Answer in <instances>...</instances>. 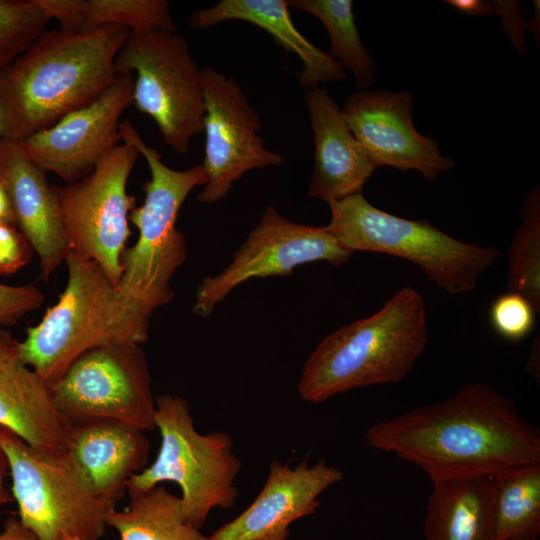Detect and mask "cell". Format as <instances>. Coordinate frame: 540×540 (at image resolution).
Here are the masks:
<instances>
[{"label": "cell", "instance_id": "6da1fadb", "mask_svg": "<svg viewBox=\"0 0 540 540\" xmlns=\"http://www.w3.org/2000/svg\"><path fill=\"white\" fill-rule=\"evenodd\" d=\"M368 444L423 470L431 482L493 477L540 464V432L514 403L483 383L415 407L366 431Z\"/></svg>", "mask_w": 540, "mask_h": 540}, {"label": "cell", "instance_id": "7a4b0ae2", "mask_svg": "<svg viewBox=\"0 0 540 540\" xmlns=\"http://www.w3.org/2000/svg\"><path fill=\"white\" fill-rule=\"evenodd\" d=\"M130 30H45L0 70V139L22 141L98 97Z\"/></svg>", "mask_w": 540, "mask_h": 540}, {"label": "cell", "instance_id": "3957f363", "mask_svg": "<svg viewBox=\"0 0 540 540\" xmlns=\"http://www.w3.org/2000/svg\"><path fill=\"white\" fill-rule=\"evenodd\" d=\"M427 338L425 301L404 287L373 315L322 339L302 366L297 392L306 402L321 403L352 389L399 383L423 354Z\"/></svg>", "mask_w": 540, "mask_h": 540}, {"label": "cell", "instance_id": "277c9868", "mask_svg": "<svg viewBox=\"0 0 540 540\" xmlns=\"http://www.w3.org/2000/svg\"><path fill=\"white\" fill-rule=\"evenodd\" d=\"M57 302L20 341L26 363L50 387L84 352L114 343L141 345L151 315L127 298L102 267L69 251Z\"/></svg>", "mask_w": 540, "mask_h": 540}, {"label": "cell", "instance_id": "5b68a950", "mask_svg": "<svg viewBox=\"0 0 540 540\" xmlns=\"http://www.w3.org/2000/svg\"><path fill=\"white\" fill-rule=\"evenodd\" d=\"M119 131L121 140L133 145L146 160L150 179L143 185V204L129 214L138 238L123 252L117 287L151 315L174 297L171 279L187 258L186 238L176 227L178 213L190 192L206 184L207 175L202 163L186 170L168 167L128 120L120 122Z\"/></svg>", "mask_w": 540, "mask_h": 540}, {"label": "cell", "instance_id": "8992f818", "mask_svg": "<svg viewBox=\"0 0 540 540\" xmlns=\"http://www.w3.org/2000/svg\"><path fill=\"white\" fill-rule=\"evenodd\" d=\"M328 232L345 248L388 254L417 265L450 294L474 290L479 275L500 256L495 247L455 239L427 220H410L378 209L362 193L328 203Z\"/></svg>", "mask_w": 540, "mask_h": 540}, {"label": "cell", "instance_id": "52a82bcc", "mask_svg": "<svg viewBox=\"0 0 540 540\" xmlns=\"http://www.w3.org/2000/svg\"><path fill=\"white\" fill-rule=\"evenodd\" d=\"M155 428L161 445L155 460L133 475L127 491H145L162 482L181 489L185 520L200 529L215 508L229 509L239 497L234 482L241 461L233 451L232 437L221 431L199 433L188 401L178 395L155 398Z\"/></svg>", "mask_w": 540, "mask_h": 540}, {"label": "cell", "instance_id": "ba28073f", "mask_svg": "<svg viewBox=\"0 0 540 540\" xmlns=\"http://www.w3.org/2000/svg\"><path fill=\"white\" fill-rule=\"evenodd\" d=\"M18 519L38 540H100L116 504L99 497L67 452L33 448L0 426Z\"/></svg>", "mask_w": 540, "mask_h": 540}, {"label": "cell", "instance_id": "9c48e42d", "mask_svg": "<svg viewBox=\"0 0 540 540\" xmlns=\"http://www.w3.org/2000/svg\"><path fill=\"white\" fill-rule=\"evenodd\" d=\"M115 67L135 73L133 104L155 121L170 148L187 153L203 132L205 108L201 69L184 37L163 29L130 31Z\"/></svg>", "mask_w": 540, "mask_h": 540}, {"label": "cell", "instance_id": "30bf717a", "mask_svg": "<svg viewBox=\"0 0 540 540\" xmlns=\"http://www.w3.org/2000/svg\"><path fill=\"white\" fill-rule=\"evenodd\" d=\"M49 389L56 410L69 424L110 420L143 432L155 429L151 374L139 344L88 350Z\"/></svg>", "mask_w": 540, "mask_h": 540}, {"label": "cell", "instance_id": "8fae6325", "mask_svg": "<svg viewBox=\"0 0 540 540\" xmlns=\"http://www.w3.org/2000/svg\"><path fill=\"white\" fill-rule=\"evenodd\" d=\"M139 155L133 145L118 144L87 176L58 188L70 251L98 263L116 285L131 235L129 214L136 206L135 197L127 193V182Z\"/></svg>", "mask_w": 540, "mask_h": 540}, {"label": "cell", "instance_id": "7c38bea8", "mask_svg": "<svg viewBox=\"0 0 540 540\" xmlns=\"http://www.w3.org/2000/svg\"><path fill=\"white\" fill-rule=\"evenodd\" d=\"M353 254L326 227L295 223L269 205L234 252L230 264L202 280L196 290L193 311L208 317L234 288L250 279L288 276L300 265L319 261L340 265Z\"/></svg>", "mask_w": 540, "mask_h": 540}, {"label": "cell", "instance_id": "4fadbf2b", "mask_svg": "<svg viewBox=\"0 0 540 540\" xmlns=\"http://www.w3.org/2000/svg\"><path fill=\"white\" fill-rule=\"evenodd\" d=\"M201 76L205 108L202 165L207 182L198 200L213 204L226 197L233 184L248 171L278 166L283 159L265 147L259 135V114L239 84L210 66L201 69Z\"/></svg>", "mask_w": 540, "mask_h": 540}, {"label": "cell", "instance_id": "5bb4252c", "mask_svg": "<svg viewBox=\"0 0 540 540\" xmlns=\"http://www.w3.org/2000/svg\"><path fill=\"white\" fill-rule=\"evenodd\" d=\"M134 74L119 72L94 100L22 141L25 155L44 171L73 183L93 171L119 144V119L133 104Z\"/></svg>", "mask_w": 540, "mask_h": 540}, {"label": "cell", "instance_id": "9a60e30c", "mask_svg": "<svg viewBox=\"0 0 540 540\" xmlns=\"http://www.w3.org/2000/svg\"><path fill=\"white\" fill-rule=\"evenodd\" d=\"M412 108L410 92L382 89L352 93L341 111L375 168L389 166L403 173L416 170L433 182L455 163L441 154L434 138L416 130Z\"/></svg>", "mask_w": 540, "mask_h": 540}, {"label": "cell", "instance_id": "2e32d148", "mask_svg": "<svg viewBox=\"0 0 540 540\" xmlns=\"http://www.w3.org/2000/svg\"><path fill=\"white\" fill-rule=\"evenodd\" d=\"M343 478V472L320 459L291 467L273 460L254 501L237 517L220 526L208 540H287L290 525L316 512L319 496Z\"/></svg>", "mask_w": 540, "mask_h": 540}, {"label": "cell", "instance_id": "e0dca14e", "mask_svg": "<svg viewBox=\"0 0 540 540\" xmlns=\"http://www.w3.org/2000/svg\"><path fill=\"white\" fill-rule=\"evenodd\" d=\"M0 178L7 190L14 223L25 236L47 281L70 251L58 199L46 171L32 162L18 141L0 139Z\"/></svg>", "mask_w": 540, "mask_h": 540}, {"label": "cell", "instance_id": "ac0fdd59", "mask_svg": "<svg viewBox=\"0 0 540 540\" xmlns=\"http://www.w3.org/2000/svg\"><path fill=\"white\" fill-rule=\"evenodd\" d=\"M0 426L44 452L63 453L69 423L56 410L50 389L24 360L20 341L0 327Z\"/></svg>", "mask_w": 540, "mask_h": 540}, {"label": "cell", "instance_id": "d6986e66", "mask_svg": "<svg viewBox=\"0 0 540 540\" xmlns=\"http://www.w3.org/2000/svg\"><path fill=\"white\" fill-rule=\"evenodd\" d=\"M304 99L315 144L307 196L328 204L362 193L376 168L350 130L341 108L324 88L308 89Z\"/></svg>", "mask_w": 540, "mask_h": 540}, {"label": "cell", "instance_id": "ffe728a7", "mask_svg": "<svg viewBox=\"0 0 540 540\" xmlns=\"http://www.w3.org/2000/svg\"><path fill=\"white\" fill-rule=\"evenodd\" d=\"M66 452L96 494L117 504L129 479L148 466L150 442L132 426L95 420L69 424Z\"/></svg>", "mask_w": 540, "mask_h": 540}, {"label": "cell", "instance_id": "44dd1931", "mask_svg": "<svg viewBox=\"0 0 540 540\" xmlns=\"http://www.w3.org/2000/svg\"><path fill=\"white\" fill-rule=\"evenodd\" d=\"M229 20L245 21L258 26L287 52L297 55L302 64L299 74L302 87L312 89L319 84L347 79L346 71L340 64L295 27L286 1L222 0L194 12L189 19V26L194 30H202Z\"/></svg>", "mask_w": 540, "mask_h": 540}, {"label": "cell", "instance_id": "7402d4cb", "mask_svg": "<svg viewBox=\"0 0 540 540\" xmlns=\"http://www.w3.org/2000/svg\"><path fill=\"white\" fill-rule=\"evenodd\" d=\"M431 483L423 525L425 540H497L490 477Z\"/></svg>", "mask_w": 540, "mask_h": 540}, {"label": "cell", "instance_id": "603a6c76", "mask_svg": "<svg viewBox=\"0 0 540 540\" xmlns=\"http://www.w3.org/2000/svg\"><path fill=\"white\" fill-rule=\"evenodd\" d=\"M59 29L83 32L119 26L131 32L150 29L175 31L166 0H37Z\"/></svg>", "mask_w": 540, "mask_h": 540}, {"label": "cell", "instance_id": "cb8c5ba5", "mask_svg": "<svg viewBox=\"0 0 540 540\" xmlns=\"http://www.w3.org/2000/svg\"><path fill=\"white\" fill-rule=\"evenodd\" d=\"M127 493L126 509L115 508L106 519L107 526L118 532L120 540H208L200 529L185 520L181 498L163 485Z\"/></svg>", "mask_w": 540, "mask_h": 540}, {"label": "cell", "instance_id": "d4e9b609", "mask_svg": "<svg viewBox=\"0 0 540 540\" xmlns=\"http://www.w3.org/2000/svg\"><path fill=\"white\" fill-rule=\"evenodd\" d=\"M490 478L497 540H538L540 464L517 467Z\"/></svg>", "mask_w": 540, "mask_h": 540}, {"label": "cell", "instance_id": "484cf974", "mask_svg": "<svg viewBox=\"0 0 540 540\" xmlns=\"http://www.w3.org/2000/svg\"><path fill=\"white\" fill-rule=\"evenodd\" d=\"M295 8L315 16L326 28L331 40V56L344 70L352 72L356 85L365 90L372 85L374 60L363 45L351 0H289Z\"/></svg>", "mask_w": 540, "mask_h": 540}, {"label": "cell", "instance_id": "4316f807", "mask_svg": "<svg viewBox=\"0 0 540 540\" xmlns=\"http://www.w3.org/2000/svg\"><path fill=\"white\" fill-rule=\"evenodd\" d=\"M539 189L527 197L522 209L523 223L516 230L508 250V292L526 297L537 313L540 310V209Z\"/></svg>", "mask_w": 540, "mask_h": 540}, {"label": "cell", "instance_id": "83f0119b", "mask_svg": "<svg viewBox=\"0 0 540 540\" xmlns=\"http://www.w3.org/2000/svg\"><path fill=\"white\" fill-rule=\"evenodd\" d=\"M49 20L36 0H0V70L29 48Z\"/></svg>", "mask_w": 540, "mask_h": 540}, {"label": "cell", "instance_id": "f1b7e54d", "mask_svg": "<svg viewBox=\"0 0 540 540\" xmlns=\"http://www.w3.org/2000/svg\"><path fill=\"white\" fill-rule=\"evenodd\" d=\"M536 312L526 297L507 292L496 297L491 303L489 321L500 337L510 342H519L532 332Z\"/></svg>", "mask_w": 540, "mask_h": 540}, {"label": "cell", "instance_id": "f546056e", "mask_svg": "<svg viewBox=\"0 0 540 540\" xmlns=\"http://www.w3.org/2000/svg\"><path fill=\"white\" fill-rule=\"evenodd\" d=\"M44 299V293L35 285L0 282V327L15 326L25 315L39 309Z\"/></svg>", "mask_w": 540, "mask_h": 540}, {"label": "cell", "instance_id": "4dcf8cb0", "mask_svg": "<svg viewBox=\"0 0 540 540\" xmlns=\"http://www.w3.org/2000/svg\"><path fill=\"white\" fill-rule=\"evenodd\" d=\"M34 250L15 224L0 221V274L10 275L27 265Z\"/></svg>", "mask_w": 540, "mask_h": 540}, {"label": "cell", "instance_id": "1f68e13d", "mask_svg": "<svg viewBox=\"0 0 540 540\" xmlns=\"http://www.w3.org/2000/svg\"><path fill=\"white\" fill-rule=\"evenodd\" d=\"M0 540H38L35 535L25 528L20 520L15 517H9L4 526V530L0 532Z\"/></svg>", "mask_w": 540, "mask_h": 540}, {"label": "cell", "instance_id": "d6a6232c", "mask_svg": "<svg viewBox=\"0 0 540 540\" xmlns=\"http://www.w3.org/2000/svg\"><path fill=\"white\" fill-rule=\"evenodd\" d=\"M445 2L470 15H490L495 13V4H490L485 1L449 0Z\"/></svg>", "mask_w": 540, "mask_h": 540}, {"label": "cell", "instance_id": "836d02e7", "mask_svg": "<svg viewBox=\"0 0 540 540\" xmlns=\"http://www.w3.org/2000/svg\"><path fill=\"white\" fill-rule=\"evenodd\" d=\"M10 472V463L6 451L0 444V516L2 506L13 500L5 486V477Z\"/></svg>", "mask_w": 540, "mask_h": 540}, {"label": "cell", "instance_id": "e575fe53", "mask_svg": "<svg viewBox=\"0 0 540 540\" xmlns=\"http://www.w3.org/2000/svg\"><path fill=\"white\" fill-rule=\"evenodd\" d=\"M0 221L14 223V216L5 185L0 178Z\"/></svg>", "mask_w": 540, "mask_h": 540}, {"label": "cell", "instance_id": "d590c367", "mask_svg": "<svg viewBox=\"0 0 540 540\" xmlns=\"http://www.w3.org/2000/svg\"><path fill=\"white\" fill-rule=\"evenodd\" d=\"M538 347H537V350L536 348H533L532 349V352H531V355L528 359V362H527V371L532 374L534 377H536V353L538 352Z\"/></svg>", "mask_w": 540, "mask_h": 540}]
</instances>
